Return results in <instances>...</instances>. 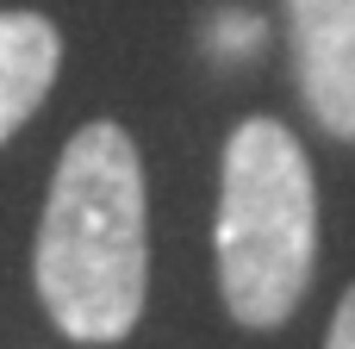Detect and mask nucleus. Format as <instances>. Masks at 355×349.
I'll list each match as a JSON object with an SVG mask.
<instances>
[{
	"label": "nucleus",
	"instance_id": "2",
	"mask_svg": "<svg viewBox=\"0 0 355 349\" xmlns=\"http://www.w3.org/2000/svg\"><path fill=\"white\" fill-rule=\"evenodd\" d=\"M218 293L250 331H275L312 287L318 262V187L300 137L281 119H243L225 137L218 169Z\"/></svg>",
	"mask_w": 355,
	"mask_h": 349
},
{
	"label": "nucleus",
	"instance_id": "4",
	"mask_svg": "<svg viewBox=\"0 0 355 349\" xmlns=\"http://www.w3.org/2000/svg\"><path fill=\"white\" fill-rule=\"evenodd\" d=\"M62 62V37L44 12H0V144L44 106Z\"/></svg>",
	"mask_w": 355,
	"mask_h": 349
},
{
	"label": "nucleus",
	"instance_id": "5",
	"mask_svg": "<svg viewBox=\"0 0 355 349\" xmlns=\"http://www.w3.org/2000/svg\"><path fill=\"white\" fill-rule=\"evenodd\" d=\"M324 349H355V287L343 293V306H337V318H331V337Z\"/></svg>",
	"mask_w": 355,
	"mask_h": 349
},
{
	"label": "nucleus",
	"instance_id": "3",
	"mask_svg": "<svg viewBox=\"0 0 355 349\" xmlns=\"http://www.w3.org/2000/svg\"><path fill=\"white\" fill-rule=\"evenodd\" d=\"M287 31L306 112L355 144V0H287Z\"/></svg>",
	"mask_w": 355,
	"mask_h": 349
},
{
	"label": "nucleus",
	"instance_id": "1",
	"mask_svg": "<svg viewBox=\"0 0 355 349\" xmlns=\"http://www.w3.org/2000/svg\"><path fill=\"white\" fill-rule=\"evenodd\" d=\"M31 281L56 331L75 343H119L144 318L150 293V194L144 156L125 125L94 119L62 144Z\"/></svg>",
	"mask_w": 355,
	"mask_h": 349
}]
</instances>
